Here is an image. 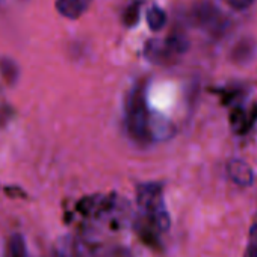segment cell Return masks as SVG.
Listing matches in <instances>:
<instances>
[{"label":"cell","instance_id":"cell-1","mask_svg":"<svg viewBox=\"0 0 257 257\" xmlns=\"http://www.w3.org/2000/svg\"><path fill=\"white\" fill-rule=\"evenodd\" d=\"M138 206L144 216L161 231H167L171 219L165 206L162 186L159 183H144L138 188Z\"/></svg>","mask_w":257,"mask_h":257},{"label":"cell","instance_id":"cell-2","mask_svg":"<svg viewBox=\"0 0 257 257\" xmlns=\"http://www.w3.org/2000/svg\"><path fill=\"white\" fill-rule=\"evenodd\" d=\"M127 128L135 141L149 143L150 140V122H149V109L144 91L140 88L134 91L127 103Z\"/></svg>","mask_w":257,"mask_h":257},{"label":"cell","instance_id":"cell-6","mask_svg":"<svg viewBox=\"0 0 257 257\" xmlns=\"http://www.w3.org/2000/svg\"><path fill=\"white\" fill-rule=\"evenodd\" d=\"M0 76H2V79L7 83L16 85L20 77V68H19L17 62L7 56L0 58Z\"/></svg>","mask_w":257,"mask_h":257},{"label":"cell","instance_id":"cell-10","mask_svg":"<svg viewBox=\"0 0 257 257\" xmlns=\"http://www.w3.org/2000/svg\"><path fill=\"white\" fill-rule=\"evenodd\" d=\"M246 257H257V224L251 227L248 246H246Z\"/></svg>","mask_w":257,"mask_h":257},{"label":"cell","instance_id":"cell-3","mask_svg":"<svg viewBox=\"0 0 257 257\" xmlns=\"http://www.w3.org/2000/svg\"><path fill=\"white\" fill-rule=\"evenodd\" d=\"M192 20L198 29L213 37H221L225 32L228 23L225 16L210 2L195 5L192 11Z\"/></svg>","mask_w":257,"mask_h":257},{"label":"cell","instance_id":"cell-9","mask_svg":"<svg viewBox=\"0 0 257 257\" xmlns=\"http://www.w3.org/2000/svg\"><path fill=\"white\" fill-rule=\"evenodd\" d=\"M254 55V44L249 40H242L234 49H233V59L237 62H246Z\"/></svg>","mask_w":257,"mask_h":257},{"label":"cell","instance_id":"cell-11","mask_svg":"<svg viewBox=\"0 0 257 257\" xmlns=\"http://www.w3.org/2000/svg\"><path fill=\"white\" fill-rule=\"evenodd\" d=\"M222 2L227 4L234 11H245L249 7H252V4L255 2V0H222Z\"/></svg>","mask_w":257,"mask_h":257},{"label":"cell","instance_id":"cell-7","mask_svg":"<svg viewBox=\"0 0 257 257\" xmlns=\"http://www.w3.org/2000/svg\"><path fill=\"white\" fill-rule=\"evenodd\" d=\"M8 257H29L26 240L22 234H13L8 240Z\"/></svg>","mask_w":257,"mask_h":257},{"label":"cell","instance_id":"cell-5","mask_svg":"<svg viewBox=\"0 0 257 257\" xmlns=\"http://www.w3.org/2000/svg\"><path fill=\"white\" fill-rule=\"evenodd\" d=\"M227 171H228L230 179L239 186H249L254 180V174L251 168L243 161L233 159L231 162H228Z\"/></svg>","mask_w":257,"mask_h":257},{"label":"cell","instance_id":"cell-12","mask_svg":"<svg viewBox=\"0 0 257 257\" xmlns=\"http://www.w3.org/2000/svg\"><path fill=\"white\" fill-rule=\"evenodd\" d=\"M55 257H74L70 251H65V249H58Z\"/></svg>","mask_w":257,"mask_h":257},{"label":"cell","instance_id":"cell-8","mask_svg":"<svg viewBox=\"0 0 257 257\" xmlns=\"http://www.w3.org/2000/svg\"><path fill=\"white\" fill-rule=\"evenodd\" d=\"M147 23L152 31L158 32L167 25V14L159 7H152L147 11Z\"/></svg>","mask_w":257,"mask_h":257},{"label":"cell","instance_id":"cell-4","mask_svg":"<svg viewBox=\"0 0 257 257\" xmlns=\"http://www.w3.org/2000/svg\"><path fill=\"white\" fill-rule=\"evenodd\" d=\"M91 2L92 0H56L55 7L62 17L68 20H76L86 13Z\"/></svg>","mask_w":257,"mask_h":257}]
</instances>
